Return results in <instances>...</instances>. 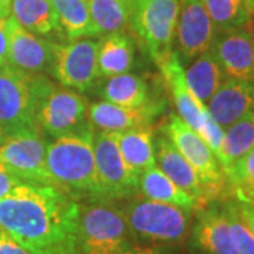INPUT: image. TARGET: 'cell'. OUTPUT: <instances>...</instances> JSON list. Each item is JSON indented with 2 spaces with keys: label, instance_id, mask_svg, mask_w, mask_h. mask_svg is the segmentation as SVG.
Masks as SVG:
<instances>
[{
  "label": "cell",
  "instance_id": "6da1fadb",
  "mask_svg": "<svg viewBox=\"0 0 254 254\" xmlns=\"http://www.w3.org/2000/svg\"><path fill=\"white\" fill-rule=\"evenodd\" d=\"M79 202L58 188L21 182L0 198V227L31 254H78Z\"/></svg>",
  "mask_w": 254,
  "mask_h": 254
},
{
  "label": "cell",
  "instance_id": "7a4b0ae2",
  "mask_svg": "<svg viewBox=\"0 0 254 254\" xmlns=\"http://www.w3.org/2000/svg\"><path fill=\"white\" fill-rule=\"evenodd\" d=\"M93 130L54 138L47 145L46 167L53 187L75 200H103L93 153Z\"/></svg>",
  "mask_w": 254,
  "mask_h": 254
},
{
  "label": "cell",
  "instance_id": "3957f363",
  "mask_svg": "<svg viewBox=\"0 0 254 254\" xmlns=\"http://www.w3.org/2000/svg\"><path fill=\"white\" fill-rule=\"evenodd\" d=\"M34 120L41 133L60 138L93 130L89 103L79 92L57 86L44 75L33 76Z\"/></svg>",
  "mask_w": 254,
  "mask_h": 254
},
{
  "label": "cell",
  "instance_id": "277c9868",
  "mask_svg": "<svg viewBox=\"0 0 254 254\" xmlns=\"http://www.w3.org/2000/svg\"><path fill=\"white\" fill-rule=\"evenodd\" d=\"M78 254H125L137 239L127 223L122 209L106 200L79 203Z\"/></svg>",
  "mask_w": 254,
  "mask_h": 254
},
{
  "label": "cell",
  "instance_id": "5b68a950",
  "mask_svg": "<svg viewBox=\"0 0 254 254\" xmlns=\"http://www.w3.org/2000/svg\"><path fill=\"white\" fill-rule=\"evenodd\" d=\"M137 240L155 245L181 243L190 232L192 210L151 199H134L122 209Z\"/></svg>",
  "mask_w": 254,
  "mask_h": 254
},
{
  "label": "cell",
  "instance_id": "8992f818",
  "mask_svg": "<svg viewBox=\"0 0 254 254\" xmlns=\"http://www.w3.org/2000/svg\"><path fill=\"white\" fill-rule=\"evenodd\" d=\"M180 0H133L130 28L157 65L173 53Z\"/></svg>",
  "mask_w": 254,
  "mask_h": 254
},
{
  "label": "cell",
  "instance_id": "52a82bcc",
  "mask_svg": "<svg viewBox=\"0 0 254 254\" xmlns=\"http://www.w3.org/2000/svg\"><path fill=\"white\" fill-rule=\"evenodd\" d=\"M163 131L196 171L209 203L222 198L229 190L226 177L205 140L177 115L168 118Z\"/></svg>",
  "mask_w": 254,
  "mask_h": 254
},
{
  "label": "cell",
  "instance_id": "ba28073f",
  "mask_svg": "<svg viewBox=\"0 0 254 254\" xmlns=\"http://www.w3.org/2000/svg\"><path fill=\"white\" fill-rule=\"evenodd\" d=\"M33 76L4 65L0 69V128L6 136L37 131Z\"/></svg>",
  "mask_w": 254,
  "mask_h": 254
},
{
  "label": "cell",
  "instance_id": "9c48e42d",
  "mask_svg": "<svg viewBox=\"0 0 254 254\" xmlns=\"http://www.w3.org/2000/svg\"><path fill=\"white\" fill-rule=\"evenodd\" d=\"M47 145L40 130L7 136L0 144V163L21 182L53 187L46 167Z\"/></svg>",
  "mask_w": 254,
  "mask_h": 254
},
{
  "label": "cell",
  "instance_id": "30bf717a",
  "mask_svg": "<svg viewBox=\"0 0 254 254\" xmlns=\"http://www.w3.org/2000/svg\"><path fill=\"white\" fill-rule=\"evenodd\" d=\"M93 153L103 200L126 199L136 195L138 178L131 174L120 154L116 133L98 131L93 134Z\"/></svg>",
  "mask_w": 254,
  "mask_h": 254
},
{
  "label": "cell",
  "instance_id": "8fae6325",
  "mask_svg": "<svg viewBox=\"0 0 254 254\" xmlns=\"http://www.w3.org/2000/svg\"><path fill=\"white\" fill-rule=\"evenodd\" d=\"M99 41L91 38L73 40L68 44H55L51 75L64 88L85 92L99 78L98 73Z\"/></svg>",
  "mask_w": 254,
  "mask_h": 254
},
{
  "label": "cell",
  "instance_id": "7c38bea8",
  "mask_svg": "<svg viewBox=\"0 0 254 254\" xmlns=\"http://www.w3.org/2000/svg\"><path fill=\"white\" fill-rule=\"evenodd\" d=\"M9 53L7 65L28 75H41L51 72L54 64L55 43L23 28L13 17L6 20Z\"/></svg>",
  "mask_w": 254,
  "mask_h": 254
},
{
  "label": "cell",
  "instance_id": "4fadbf2b",
  "mask_svg": "<svg viewBox=\"0 0 254 254\" xmlns=\"http://www.w3.org/2000/svg\"><path fill=\"white\" fill-rule=\"evenodd\" d=\"M175 34L181 61H192L210 48L215 27L202 0H180Z\"/></svg>",
  "mask_w": 254,
  "mask_h": 254
},
{
  "label": "cell",
  "instance_id": "5bb4252c",
  "mask_svg": "<svg viewBox=\"0 0 254 254\" xmlns=\"http://www.w3.org/2000/svg\"><path fill=\"white\" fill-rule=\"evenodd\" d=\"M209 50L226 76L254 82V43L247 26L215 31Z\"/></svg>",
  "mask_w": 254,
  "mask_h": 254
},
{
  "label": "cell",
  "instance_id": "9a60e30c",
  "mask_svg": "<svg viewBox=\"0 0 254 254\" xmlns=\"http://www.w3.org/2000/svg\"><path fill=\"white\" fill-rule=\"evenodd\" d=\"M165 109V103L160 100H147L138 108H125L106 100L89 105L88 119L92 127L100 131L119 133L128 128L151 125L158 115Z\"/></svg>",
  "mask_w": 254,
  "mask_h": 254
},
{
  "label": "cell",
  "instance_id": "2e32d148",
  "mask_svg": "<svg viewBox=\"0 0 254 254\" xmlns=\"http://www.w3.org/2000/svg\"><path fill=\"white\" fill-rule=\"evenodd\" d=\"M196 212L190 232L192 247L200 254H237L223 205L209 203Z\"/></svg>",
  "mask_w": 254,
  "mask_h": 254
},
{
  "label": "cell",
  "instance_id": "e0dca14e",
  "mask_svg": "<svg viewBox=\"0 0 254 254\" xmlns=\"http://www.w3.org/2000/svg\"><path fill=\"white\" fill-rule=\"evenodd\" d=\"M205 106L213 120L226 130L254 110V82L226 76Z\"/></svg>",
  "mask_w": 254,
  "mask_h": 254
},
{
  "label": "cell",
  "instance_id": "ac0fdd59",
  "mask_svg": "<svg viewBox=\"0 0 254 254\" xmlns=\"http://www.w3.org/2000/svg\"><path fill=\"white\" fill-rule=\"evenodd\" d=\"M158 68L173 98L174 105L180 113V118L196 133H199L203 122V110L206 106L196 99L188 88L185 81V69L178 53L173 51L168 58L158 65Z\"/></svg>",
  "mask_w": 254,
  "mask_h": 254
},
{
  "label": "cell",
  "instance_id": "d6986e66",
  "mask_svg": "<svg viewBox=\"0 0 254 254\" xmlns=\"http://www.w3.org/2000/svg\"><path fill=\"white\" fill-rule=\"evenodd\" d=\"M154 154L158 170H161L177 187L192 195L199 202L200 208L209 205L196 171L165 136L154 140Z\"/></svg>",
  "mask_w": 254,
  "mask_h": 254
},
{
  "label": "cell",
  "instance_id": "ffe728a7",
  "mask_svg": "<svg viewBox=\"0 0 254 254\" xmlns=\"http://www.w3.org/2000/svg\"><path fill=\"white\" fill-rule=\"evenodd\" d=\"M116 140L120 154L136 178L148 168L155 167L154 130L151 125L119 131Z\"/></svg>",
  "mask_w": 254,
  "mask_h": 254
},
{
  "label": "cell",
  "instance_id": "44dd1931",
  "mask_svg": "<svg viewBox=\"0 0 254 254\" xmlns=\"http://www.w3.org/2000/svg\"><path fill=\"white\" fill-rule=\"evenodd\" d=\"M136 46L126 33H113L102 37L98 46L99 78H112L127 73L134 64Z\"/></svg>",
  "mask_w": 254,
  "mask_h": 254
},
{
  "label": "cell",
  "instance_id": "7402d4cb",
  "mask_svg": "<svg viewBox=\"0 0 254 254\" xmlns=\"http://www.w3.org/2000/svg\"><path fill=\"white\" fill-rule=\"evenodd\" d=\"M138 192L147 199L170 203L188 210H199L200 205L188 192L177 187L157 167L148 168L138 177Z\"/></svg>",
  "mask_w": 254,
  "mask_h": 254
},
{
  "label": "cell",
  "instance_id": "603a6c76",
  "mask_svg": "<svg viewBox=\"0 0 254 254\" xmlns=\"http://www.w3.org/2000/svg\"><path fill=\"white\" fill-rule=\"evenodd\" d=\"M226 78L220 65L208 50L196 57L185 71L187 85L196 99L206 105Z\"/></svg>",
  "mask_w": 254,
  "mask_h": 254
},
{
  "label": "cell",
  "instance_id": "cb8c5ba5",
  "mask_svg": "<svg viewBox=\"0 0 254 254\" xmlns=\"http://www.w3.org/2000/svg\"><path fill=\"white\" fill-rule=\"evenodd\" d=\"M10 14L21 27L33 34L48 36L60 31L51 0H13Z\"/></svg>",
  "mask_w": 254,
  "mask_h": 254
},
{
  "label": "cell",
  "instance_id": "d4e9b609",
  "mask_svg": "<svg viewBox=\"0 0 254 254\" xmlns=\"http://www.w3.org/2000/svg\"><path fill=\"white\" fill-rule=\"evenodd\" d=\"M99 95L110 103L125 108H138L148 100V88L143 78L133 73H122L105 78L100 83Z\"/></svg>",
  "mask_w": 254,
  "mask_h": 254
},
{
  "label": "cell",
  "instance_id": "484cf974",
  "mask_svg": "<svg viewBox=\"0 0 254 254\" xmlns=\"http://www.w3.org/2000/svg\"><path fill=\"white\" fill-rule=\"evenodd\" d=\"M58 17V27L65 37L73 41L98 37L86 0H51Z\"/></svg>",
  "mask_w": 254,
  "mask_h": 254
},
{
  "label": "cell",
  "instance_id": "4316f807",
  "mask_svg": "<svg viewBox=\"0 0 254 254\" xmlns=\"http://www.w3.org/2000/svg\"><path fill=\"white\" fill-rule=\"evenodd\" d=\"M254 148V110L225 130L223 143L218 154L222 170L229 168Z\"/></svg>",
  "mask_w": 254,
  "mask_h": 254
},
{
  "label": "cell",
  "instance_id": "83f0119b",
  "mask_svg": "<svg viewBox=\"0 0 254 254\" xmlns=\"http://www.w3.org/2000/svg\"><path fill=\"white\" fill-rule=\"evenodd\" d=\"M98 36L122 33L130 26L131 4L127 0H86Z\"/></svg>",
  "mask_w": 254,
  "mask_h": 254
},
{
  "label": "cell",
  "instance_id": "f1b7e54d",
  "mask_svg": "<svg viewBox=\"0 0 254 254\" xmlns=\"http://www.w3.org/2000/svg\"><path fill=\"white\" fill-rule=\"evenodd\" d=\"M215 31L246 27L253 16L246 0H202Z\"/></svg>",
  "mask_w": 254,
  "mask_h": 254
},
{
  "label": "cell",
  "instance_id": "f546056e",
  "mask_svg": "<svg viewBox=\"0 0 254 254\" xmlns=\"http://www.w3.org/2000/svg\"><path fill=\"white\" fill-rule=\"evenodd\" d=\"M223 209L226 213L232 242L237 254H254V235L243 222V219L240 218L235 199L225 202Z\"/></svg>",
  "mask_w": 254,
  "mask_h": 254
},
{
  "label": "cell",
  "instance_id": "4dcf8cb0",
  "mask_svg": "<svg viewBox=\"0 0 254 254\" xmlns=\"http://www.w3.org/2000/svg\"><path fill=\"white\" fill-rule=\"evenodd\" d=\"M229 190H250L254 187V148L239 161L223 170Z\"/></svg>",
  "mask_w": 254,
  "mask_h": 254
},
{
  "label": "cell",
  "instance_id": "1f68e13d",
  "mask_svg": "<svg viewBox=\"0 0 254 254\" xmlns=\"http://www.w3.org/2000/svg\"><path fill=\"white\" fill-rule=\"evenodd\" d=\"M198 134L205 140V143L209 145V148L212 150V153L218 158L220 147H222V143H223V137H225V128L222 126H219L218 123L213 120V118L209 115L206 108L203 110L202 128H200V131Z\"/></svg>",
  "mask_w": 254,
  "mask_h": 254
},
{
  "label": "cell",
  "instance_id": "d6a6232c",
  "mask_svg": "<svg viewBox=\"0 0 254 254\" xmlns=\"http://www.w3.org/2000/svg\"><path fill=\"white\" fill-rule=\"evenodd\" d=\"M0 254H31L0 227Z\"/></svg>",
  "mask_w": 254,
  "mask_h": 254
},
{
  "label": "cell",
  "instance_id": "836d02e7",
  "mask_svg": "<svg viewBox=\"0 0 254 254\" xmlns=\"http://www.w3.org/2000/svg\"><path fill=\"white\" fill-rule=\"evenodd\" d=\"M18 184H21V181L16 178L3 164L0 163V198L6 196L10 190L17 187Z\"/></svg>",
  "mask_w": 254,
  "mask_h": 254
},
{
  "label": "cell",
  "instance_id": "e575fe53",
  "mask_svg": "<svg viewBox=\"0 0 254 254\" xmlns=\"http://www.w3.org/2000/svg\"><path fill=\"white\" fill-rule=\"evenodd\" d=\"M233 199L236 202V208L240 218L243 219V222L254 235V203L247 202V200L236 199V198H233Z\"/></svg>",
  "mask_w": 254,
  "mask_h": 254
},
{
  "label": "cell",
  "instance_id": "d590c367",
  "mask_svg": "<svg viewBox=\"0 0 254 254\" xmlns=\"http://www.w3.org/2000/svg\"><path fill=\"white\" fill-rule=\"evenodd\" d=\"M6 20L0 18V63H7V53H9V37L6 28Z\"/></svg>",
  "mask_w": 254,
  "mask_h": 254
},
{
  "label": "cell",
  "instance_id": "8d00e7d4",
  "mask_svg": "<svg viewBox=\"0 0 254 254\" xmlns=\"http://www.w3.org/2000/svg\"><path fill=\"white\" fill-rule=\"evenodd\" d=\"M125 254H170L164 247L160 245H134Z\"/></svg>",
  "mask_w": 254,
  "mask_h": 254
},
{
  "label": "cell",
  "instance_id": "74e56055",
  "mask_svg": "<svg viewBox=\"0 0 254 254\" xmlns=\"http://www.w3.org/2000/svg\"><path fill=\"white\" fill-rule=\"evenodd\" d=\"M235 198L240 200H247V202H252L254 203V187L250 190H235Z\"/></svg>",
  "mask_w": 254,
  "mask_h": 254
},
{
  "label": "cell",
  "instance_id": "f35d334b",
  "mask_svg": "<svg viewBox=\"0 0 254 254\" xmlns=\"http://www.w3.org/2000/svg\"><path fill=\"white\" fill-rule=\"evenodd\" d=\"M13 0H0V18H9Z\"/></svg>",
  "mask_w": 254,
  "mask_h": 254
},
{
  "label": "cell",
  "instance_id": "ab89813d",
  "mask_svg": "<svg viewBox=\"0 0 254 254\" xmlns=\"http://www.w3.org/2000/svg\"><path fill=\"white\" fill-rule=\"evenodd\" d=\"M247 28H249V31H250V36H252V40H253V43H254V17L253 16H252V18H250L249 24H247Z\"/></svg>",
  "mask_w": 254,
  "mask_h": 254
},
{
  "label": "cell",
  "instance_id": "60d3db41",
  "mask_svg": "<svg viewBox=\"0 0 254 254\" xmlns=\"http://www.w3.org/2000/svg\"><path fill=\"white\" fill-rule=\"evenodd\" d=\"M246 3H247V7H249L250 11L254 14V0H246Z\"/></svg>",
  "mask_w": 254,
  "mask_h": 254
},
{
  "label": "cell",
  "instance_id": "b9f144b4",
  "mask_svg": "<svg viewBox=\"0 0 254 254\" xmlns=\"http://www.w3.org/2000/svg\"><path fill=\"white\" fill-rule=\"evenodd\" d=\"M6 134H4V131H3V130H1V128H0V144H1V143H3V141H4V138H6Z\"/></svg>",
  "mask_w": 254,
  "mask_h": 254
},
{
  "label": "cell",
  "instance_id": "7bdbcfd3",
  "mask_svg": "<svg viewBox=\"0 0 254 254\" xmlns=\"http://www.w3.org/2000/svg\"><path fill=\"white\" fill-rule=\"evenodd\" d=\"M4 65H6V64H3V63H0V69H1V68H3V66H4Z\"/></svg>",
  "mask_w": 254,
  "mask_h": 254
},
{
  "label": "cell",
  "instance_id": "ee69618b",
  "mask_svg": "<svg viewBox=\"0 0 254 254\" xmlns=\"http://www.w3.org/2000/svg\"><path fill=\"white\" fill-rule=\"evenodd\" d=\"M127 1H128V3H130V4H131V1H133V0H127Z\"/></svg>",
  "mask_w": 254,
  "mask_h": 254
}]
</instances>
